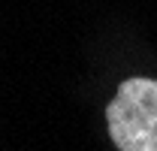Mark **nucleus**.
Returning a JSON list of instances; mask_svg holds the SVG:
<instances>
[{
  "mask_svg": "<svg viewBox=\"0 0 157 151\" xmlns=\"http://www.w3.org/2000/svg\"><path fill=\"white\" fill-rule=\"evenodd\" d=\"M106 124L121 151H157V79H124L106 106Z\"/></svg>",
  "mask_w": 157,
  "mask_h": 151,
  "instance_id": "1",
  "label": "nucleus"
}]
</instances>
